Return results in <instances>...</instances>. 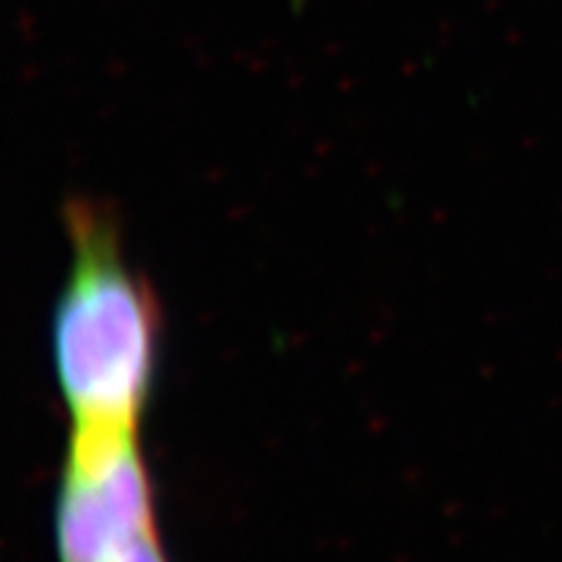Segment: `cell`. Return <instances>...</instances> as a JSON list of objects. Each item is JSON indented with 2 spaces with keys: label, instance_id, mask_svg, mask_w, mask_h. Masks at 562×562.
Instances as JSON below:
<instances>
[{
  "label": "cell",
  "instance_id": "obj_1",
  "mask_svg": "<svg viewBox=\"0 0 562 562\" xmlns=\"http://www.w3.org/2000/svg\"><path fill=\"white\" fill-rule=\"evenodd\" d=\"M68 229L74 263L50 331L55 381L74 427L138 430L157 378L159 305L102 209L74 206Z\"/></svg>",
  "mask_w": 562,
  "mask_h": 562
},
{
  "label": "cell",
  "instance_id": "obj_2",
  "mask_svg": "<svg viewBox=\"0 0 562 562\" xmlns=\"http://www.w3.org/2000/svg\"><path fill=\"white\" fill-rule=\"evenodd\" d=\"M157 531L138 430L74 427L55 497L58 562H108Z\"/></svg>",
  "mask_w": 562,
  "mask_h": 562
}]
</instances>
